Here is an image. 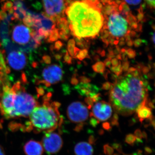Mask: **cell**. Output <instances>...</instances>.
<instances>
[{
	"label": "cell",
	"mask_w": 155,
	"mask_h": 155,
	"mask_svg": "<svg viewBox=\"0 0 155 155\" xmlns=\"http://www.w3.org/2000/svg\"><path fill=\"white\" fill-rule=\"evenodd\" d=\"M136 139V137L134 134H129L126 136L125 140L127 143L132 145L134 144Z\"/></svg>",
	"instance_id": "44dd1931"
},
{
	"label": "cell",
	"mask_w": 155,
	"mask_h": 155,
	"mask_svg": "<svg viewBox=\"0 0 155 155\" xmlns=\"http://www.w3.org/2000/svg\"><path fill=\"white\" fill-rule=\"evenodd\" d=\"M147 4L151 8H155V0H145Z\"/></svg>",
	"instance_id": "8d00e7d4"
},
{
	"label": "cell",
	"mask_w": 155,
	"mask_h": 155,
	"mask_svg": "<svg viewBox=\"0 0 155 155\" xmlns=\"http://www.w3.org/2000/svg\"><path fill=\"white\" fill-rule=\"evenodd\" d=\"M136 70V68L131 67H130V68H129V69H128L127 72H128V73H132V72H134Z\"/></svg>",
	"instance_id": "ee69618b"
},
{
	"label": "cell",
	"mask_w": 155,
	"mask_h": 155,
	"mask_svg": "<svg viewBox=\"0 0 155 155\" xmlns=\"http://www.w3.org/2000/svg\"><path fill=\"white\" fill-rule=\"evenodd\" d=\"M104 64L105 66L107 67H109V68H110L111 66V59H109V58H107L106 59L104 62Z\"/></svg>",
	"instance_id": "74e56055"
},
{
	"label": "cell",
	"mask_w": 155,
	"mask_h": 155,
	"mask_svg": "<svg viewBox=\"0 0 155 155\" xmlns=\"http://www.w3.org/2000/svg\"><path fill=\"white\" fill-rule=\"evenodd\" d=\"M115 3L118 5H119V4H120L122 3V2H121L120 0H116V1H115Z\"/></svg>",
	"instance_id": "11a10c76"
},
{
	"label": "cell",
	"mask_w": 155,
	"mask_h": 155,
	"mask_svg": "<svg viewBox=\"0 0 155 155\" xmlns=\"http://www.w3.org/2000/svg\"><path fill=\"white\" fill-rule=\"evenodd\" d=\"M98 1H99L100 2V1H101V0H98Z\"/></svg>",
	"instance_id": "6f0895ef"
},
{
	"label": "cell",
	"mask_w": 155,
	"mask_h": 155,
	"mask_svg": "<svg viewBox=\"0 0 155 155\" xmlns=\"http://www.w3.org/2000/svg\"><path fill=\"white\" fill-rule=\"evenodd\" d=\"M126 42H127V45L128 46L131 47L133 45V41L131 40L128 41Z\"/></svg>",
	"instance_id": "bcb514c9"
},
{
	"label": "cell",
	"mask_w": 155,
	"mask_h": 155,
	"mask_svg": "<svg viewBox=\"0 0 155 155\" xmlns=\"http://www.w3.org/2000/svg\"><path fill=\"white\" fill-rule=\"evenodd\" d=\"M87 58H89L88 57V51L87 49H83L79 51L75 58L78 59L80 61H83L84 59Z\"/></svg>",
	"instance_id": "d6986e66"
},
{
	"label": "cell",
	"mask_w": 155,
	"mask_h": 155,
	"mask_svg": "<svg viewBox=\"0 0 155 155\" xmlns=\"http://www.w3.org/2000/svg\"><path fill=\"white\" fill-rule=\"evenodd\" d=\"M107 20V26L112 36L116 37L117 40L125 36L127 33L128 23L119 12H114L110 14Z\"/></svg>",
	"instance_id": "5b68a950"
},
{
	"label": "cell",
	"mask_w": 155,
	"mask_h": 155,
	"mask_svg": "<svg viewBox=\"0 0 155 155\" xmlns=\"http://www.w3.org/2000/svg\"><path fill=\"white\" fill-rule=\"evenodd\" d=\"M116 58H117L118 60H122V55L121 54H118L116 56Z\"/></svg>",
	"instance_id": "681fc988"
},
{
	"label": "cell",
	"mask_w": 155,
	"mask_h": 155,
	"mask_svg": "<svg viewBox=\"0 0 155 155\" xmlns=\"http://www.w3.org/2000/svg\"><path fill=\"white\" fill-rule=\"evenodd\" d=\"M144 134V132L142 133L141 132V130H140V129H137V130H135L134 135H135L137 139H139L141 138Z\"/></svg>",
	"instance_id": "4dcf8cb0"
},
{
	"label": "cell",
	"mask_w": 155,
	"mask_h": 155,
	"mask_svg": "<svg viewBox=\"0 0 155 155\" xmlns=\"http://www.w3.org/2000/svg\"><path fill=\"white\" fill-rule=\"evenodd\" d=\"M63 72L61 67L53 64L45 67L42 71L43 79L41 83L47 86L60 82L63 78Z\"/></svg>",
	"instance_id": "9c48e42d"
},
{
	"label": "cell",
	"mask_w": 155,
	"mask_h": 155,
	"mask_svg": "<svg viewBox=\"0 0 155 155\" xmlns=\"http://www.w3.org/2000/svg\"><path fill=\"white\" fill-rule=\"evenodd\" d=\"M100 54L102 56V57H104L105 55V51L104 50L101 51V53H100Z\"/></svg>",
	"instance_id": "f5cc1de1"
},
{
	"label": "cell",
	"mask_w": 155,
	"mask_h": 155,
	"mask_svg": "<svg viewBox=\"0 0 155 155\" xmlns=\"http://www.w3.org/2000/svg\"><path fill=\"white\" fill-rule=\"evenodd\" d=\"M119 60L116 58H114L111 60V65L113 66V67H116L119 65Z\"/></svg>",
	"instance_id": "836d02e7"
},
{
	"label": "cell",
	"mask_w": 155,
	"mask_h": 155,
	"mask_svg": "<svg viewBox=\"0 0 155 155\" xmlns=\"http://www.w3.org/2000/svg\"><path fill=\"white\" fill-rule=\"evenodd\" d=\"M140 121L142 122L145 119H148L152 116V111L150 108L143 106L136 111Z\"/></svg>",
	"instance_id": "9a60e30c"
},
{
	"label": "cell",
	"mask_w": 155,
	"mask_h": 155,
	"mask_svg": "<svg viewBox=\"0 0 155 155\" xmlns=\"http://www.w3.org/2000/svg\"><path fill=\"white\" fill-rule=\"evenodd\" d=\"M150 69V66L149 67L143 66L141 69V72H142L143 74H147V73H149Z\"/></svg>",
	"instance_id": "e575fe53"
},
{
	"label": "cell",
	"mask_w": 155,
	"mask_h": 155,
	"mask_svg": "<svg viewBox=\"0 0 155 155\" xmlns=\"http://www.w3.org/2000/svg\"><path fill=\"white\" fill-rule=\"evenodd\" d=\"M84 101L87 105V107L88 109H91L92 107L94 105V103L91 98L90 97H86L84 99Z\"/></svg>",
	"instance_id": "d4e9b609"
},
{
	"label": "cell",
	"mask_w": 155,
	"mask_h": 155,
	"mask_svg": "<svg viewBox=\"0 0 155 155\" xmlns=\"http://www.w3.org/2000/svg\"><path fill=\"white\" fill-rule=\"evenodd\" d=\"M110 69L111 71L115 73L116 76H119L121 75L122 72V64L121 61H119V65L116 67H111Z\"/></svg>",
	"instance_id": "ffe728a7"
},
{
	"label": "cell",
	"mask_w": 155,
	"mask_h": 155,
	"mask_svg": "<svg viewBox=\"0 0 155 155\" xmlns=\"http://www.w3.org/2000/svg\"><path fill=\"white\" fill-rule=\"evenodd\" d=\"M65 14L71 34L78 38H95L104 24L101 11L87 1L72 2Z\"/></svg>",
	"instance_id": "7a4b0ae2"
},
{
	"label": "cell",
	"mask_w": 155,
	"mask_h": 155,
	"mask_svg": "<svg viewBox=\"0 0 155 155\" xmlns=\"http://www.w3.org/2000/svg\"><path fill=\"white\" fill-rule=\"evenodd\" d=\"M92 107V112L90 116L94 117L99 121H107L112 116V106L104 101L97 102Z\"/></svg>",
	"instance_id": "30bf717a"
},
{
	"label": "cell",
	"mask_w": 155,
	"mask_h": 155,
	"mask_svg": "<svg viewBox=\"0 0 155 155\" xmlns=\"http://www.w3.org/2000/svg\"><path fill=\"white\" fill-rule=\"evenodd\" d=\"M114 152V148L109 145H106L104 146V152L106 155H113Z\"/></svg>",
	"instance_id": "603a6c76"
},
{
	"label": "cell",
	"mask_w": 155,
	"mask_h": 155,
	"mask_svg": "<svg viewBox=\"0 0 155 155\" xmlns=\"http://www.w3.org/2000/svg\"><path fill=\"white\" fill-rule=\"evenodd\" d=\"M75 41L73 39H71L69 40V41H68V46H67V48H68V53L71 57H74V51H75Z\"/></svg>",
	"instance_id": "ac0fdd59"
},
{
	"label": "cell",
	"mask_w": 155,
	"mask_h": 155,
	"mask_svg": "<svg viewBox=\"0 0 155 155\" xmlns=\"http://www.w3.org/2000/svg\"><path fill=\"white\" fill-rule=\"evenodd\" d=\"M119 10L121 14L125 17H127L130 12V8L126 3L122 2L119 7Z\"/></svg>",
	"instance_id": "e0dca14e"
},
{
	"label": "cell",
	"mask_w": 155,
	"mask_h": 155,
	"mask_svg": "<svg viewBox=\"0 0 155 155\" xmlns=\"http://www.w3.org/2000/svg\"><path fill=\"white\" fill-rule=\"evenodd\" d=\"M108 0H101V2L104 5H106V4L107 5Z\"/></svg>",
	"instance_id": "f907efd6"
},
{
	"label": "cell",
	"mask_w": 155,
	"mask_h": 155,
	"mask_svg": "<svg viewBox=\"0 0 155 155\" xmlns=\"http://www.w3.org/2000/svg\"><path fill=\"white\" fill-rule=\"evenodd\" d=\"M67 115L69 120L73 123H84L88 118V108L81 102H74L67 108Z\"/></svg>",
	"instance_id": "52a82bcc"
},
{
	"label": "cell",
	"mask_w": 155,
	"mask_h": 155,
	"mask_svg": "<svg viewBox=\"0 0 155 155\" xmlns=\"http://www.w3.org/2000/svg\"><path fill=\"white\" fill-rule=\"evenodd\" d=\"M103 127L105 129L107 130H109L110 129V124L108 122H106L103 123Z\"/></svg>",
	"instance_id": "ab89813d"
},
{
	"label": "cell",
	"mask_w": 155,
	"mask_h": 155,
	"mask_svg": "<svg viewBox=\"0 0 155 155\" xmlns=\"http://www.w3.org/2000/svg\"><path fill=\"white\" fill-rule=\"evenodd\" d=\"M44 150L41 143L35 140L28 141L24 147L26 155H42Z\"/></svg>",
	"instance_id": "4fadbf2b"
},
{
	"label": "cell",
	"mask_w": 155,
	"mask_h": 155,
	"mask_svg": "<svg viewBox=\"0 0 155 155\" xmlns=\"http://www.w3.org/2000/svg\"><path fill=\"white\" fill-rule=\"evenodd\" d=\"M46 16L56 23L65 16L68 5L66 0H42Z\"/></svg>",
	"instance_id": "8992f818"
},
{
	"label": "cell",
	"mask_w": 155,
	"mask_h": 155,
	"mask_svg": "<svg viewBox=\"0 0 155 155\" xmlns=\"http://www.w3.org/2000/svg\"><path fill=\"white\" fill-rule=\"evenodd\" d=\"M92 69L94 72L97 73H104L105 71V66L102 62H98L92 66Z\"/></svg>",
	"instance_id": "2e32d148"
},
{
	"label": "cell",
	"mask_w": 155,
	"mask_h": 155,
	"mask_svg": "<svg viewBox=\"0 0 155 155\" xmlns=\"http://www.w3.org/2000/svg\"><path fill=\"white\" fill-rule=\"evenodd\" d=\"M86 1L95 6H96L97 4L100 2L99 1H98V0H86Z\"/></svg>",
	"instance_id": "7bdbcfd3"
},
{
	"label": "cell",
	"mask_w": 155,
	"mask_h": 155,
	"mask_svg": "<svg viewBox=\"0 0 155 155\" xmlns=\"http://www.w3.org/2000/svg\"><path fill=\"white\" fill-rule=\"evenodd\" d=\"M143 40L141 39L138 38L135 40L133 41V45H134V46L136 48L139 47L141 45L142 43H143Z\"/></svg>",
	"instance_id": "1f68e13d"
},
{
	"label": "cell",
	"mask_w": 155,
	"mask_h": 155,
	"mask_svg": "<svg viewBox=\"0 0 155 155\" xmlns=\"http://www.w3.org/2000/svg\"><path fill=\"white\" fill-rule=\"evenodd\" d=\"M113 85V83H111L109 82H106L103 84L102 88L105 90H109L111 89Z\"/></svg>",
	"instance_id": "4316f807"
},
{
	"label": "cell",
	"mask_w": 155,
	"mask_h": 155,
	"mask_svg": "<svg viewBox=\"0 0 155 155\" xmlns=\"http://www.w3.org/2000/svg\"><path fill=\"white\" fill-rule=\"evenodd\" d=\"M125 2L127 4L132 5H137L140 4L142 0H125Z\"/></svg>",
	"instance_id": "484cf974"
},
{
	"label": "cell",
	"mask_w": 155,
	"mask_h": 155,
	"mask_svg": "<svg viewBox=\"0 0 155 155\" xmlns=\"http://www.w3.org/2000/svg\"><path fill=\"white\" fill-rule=\"evenodd\" d=\"M140 70L118 76L110 92V102L116 114L132 115L147 102L148 82Z\"/></svg>",
	"instance_id": "6da1fadb"
},
{
	"label": "cell",
	"mask_w": 155,
	"mask_h": 155,
	"mask_svg": "<svg viewBox=\"0 0 155 155\" xmlns=\"http://www.w3.org/2000/svg\"><path fill=\"white\" fill-rule=\"evenodd\" d=\"M119 43L120 46H123L125 44V41H121L119 42Z\"/></svg>",
	"instance_id": "db71d44e"
},
{
	"label": "cell",
	"mask_w": 155,
	"mask_h": 155,
	"mask_svg": "<svg viewBox=\"0 0 155 155\" xmlns=\"http://www.w3.org/2000/svg\"><path fill=\"white\" fill-rule=\"evenodd\" d=\"M41 143L44 149L48 153L53 154L61 150L63 146V141L61 136L52 131L45 134Z\"/></svg>",
	"instance_id": "ba28073f"
},
{
	"label": "cell",
	"mask_w": 155,
	"mask_h": 155,
	"mask_svg": "<svg viewBox=\"0 0 155 155\" xmlns=\"http://www.w3.org/2000/svg\"><path fill=\"white\" fill-rule=\"evenodd\" d=\"M0 155H5L4 153V150L0 146Z\"/></svg>",
	"instance_id": "816d5d0a"
},
{
	"label": "cell",
	"mask_w": 155,
	"mask_h": 155,
	"mask_svg": "<svg viewBox=\"0 0 155 155\" xmlns=\"http://www.w3.org/2000/svg\"><path fill=\"white\" fill-rule=\"evenodd\" d=\"M91 98L93 101L94 102L96 103L98 102V100H100V98H101V94H96L93 96L91 97Z\"/></svg>",
	"instance_id": "d590c367"
},
{
	"label": "cell",
	"mask_w": 155,
	"mask_h": 155,
	"mask_svg": "<svg viewBox=\"0 0 155 155\" xmlns=\"http://www.w3.org/2000/svg\"><path fill=\"white\" fill-rule=\"evenodd\" d=\"M31 38H32L31 29L26 25L19 24L13 28L12 32V40L17 44H27Z\"/></svg>",
	"instance_id": "8fae6325"
},
{
	"label": "cell",
	"mask_w": 155,
	"mask_h": 155,
	"mask_svg": "<svg viewBox=\"0 0 155 155\" xmlns=\"http://www.w3.org/2000/svg\"><path fill=\"white\" fill-rule=\"evenodd\" d=\"M93 148L90 143L81 142L75 145L74 153L75 155H92Z\"/></svg>",
	"instance_id": "5bb4252c"
},
{
	"label": "cell",
	"mask_w": 155,
	"mask_h": 155,
	"mask_svg": "<svg viewBox=\"0 0 155 155\" xmlns=\"http://www.w3.org/2000/svg\"><path fill=\"white\" fill-rule=\"evenodd\" d=\"M71 82V83H72V84H73V85H77L78 84L79 81L76 78L75 76H74L72 78Z\"/></svg>",
	"instance_id": "f35d334b"
},
{
	"label": "cell",
	"mask_w": 155,
	"mask_h": 155,
	"mask_svg": "<svg viewBox=\"0 0 155 155\" xmlns=\"http://www.w3.org/2000/svg\"><path fill=\"white\" fill-rule=\"evenodd\" d=\"M125 54L127 55V57L130 59H134L136 56V52L131 48H128L126 49Z\"/></svg>",
	"instance_id": "7402d4cb"
},
{
	"label": "cell",
	"mask_w": 155,
	"mask_h": 155,
	"mask_svg": "<svg viewBox=\"0 0 155 155\" xmlns=\"http://www.w3.org/2000/svg\"><path fill=\"white\" fill-rule=\"evenodd\" d=\"M129 62L127 61H124L122 65V71H124V72H127L128 69H129Z\"/></svg>",
	"instance_id": "f1b7e54d"
},
{
	"label": "cell",
	"mask_w": 155,
	"mask_h": 155,
	"mask_svg": "<svg viewBox=\"0 0 155 155\" xmlns=\"http://www.w3.org/2000/svg\"><path fill=\"white\" fill-rule=\"evenodd\" d=\"M63 43L61 41L56 42L55 43V48L58 50H60L63 46Z\"/></svg>",
	"instance_id": "b9f144b4"
},
{
	"label": "cell",
	"mask_w": 155,
	"mask_h": 155,
	"mask_svg": "<svg viewBox=\"0 0 155 155\" xmlns=\"http://www.w3.org/2000/svg\"><path fill=\"white\" fill-rule=\"evenodd\" d=\"M148 105L151 108H152V109L154 108V106L152 102H149L148 103Z\"/></svg>",
	"instance_id": "7dc6e473"
},
{
	"label": "cell",
	"mask_w": 155,
	"mask_h": 155,
	"mask_svg": "<svg viewBox=\"0 0 155 155\" xmlns=\"http://www.w3.org/2000/svg\"><path fill=\"white\" fill-rule=\"evenodd\" d=\"M80 82L82 83H89L91 81L90 78L85 77V76H81L79 77Z\"/></svg>",
	"instance_id": "f546056e"
},
{
	"label": "cell",
	"mask_w": 155,
	"mask_h": 155,
	"mask_svg": "<svg viewBox=\"0 0 155 155\" xmlns=\"http://www.w3.org/2000/svg\"><path fill=\"white\" fill-rule=\"evenodd\" d=\"M126 17H127V18H126L127 20H126L127 21V23H129V24H130V23H132V22H135V21H137V18L134 16L133 14H131V13L130 12Z\"/></svg>",
	"instance_id": "cb8c5ba5"
},
{
	"label": "cell",
	"mask_w": 155,
	"mask_h": 155,
	"mask_svg": "<svg viewBox=\"0 0 155 155\" xmlns=\"http://www.w3.org/2000/svg\"><path fill=\"white\" fill-rule=\"evenodd\" d=\"M8 64L16 70L23 69L27 64V57L21 51H14L9 53L7 58Z\"/></svg>",
	"instance_id": "7c38bea8"
},
{
	"label": "cell",
	"mask_w": 155,
	"mask_h": 155,
	"mask_svg": "<svg viewBox=\"0 0 155 155\" xmlns=\"http://www.w3.org/2000/svg\"><path fill=\"white\" fill-rule=\"evenodd\" d=\"M61 105L57 102L50 103L48 100H45L42 104L37 106L31 113L25 130L46 133L55 130L63 122L58 110Z\"/></svg>",
	"instance_id": "3957f363"
},
{
	"label": "cell",
	"mask_w": 155,
	"mask_h": 155,
	"mask_svg": "<svg viewBox=\"0 0 155 155\" xmlns=\"http://www.w3.org/2000/svg\"><path fill=\"white\" fill-rule=\"evenodd\" d=\"M64 61L65 62L67 63V64H70L72 63V58L70 55L69 54V53L67 52L66 55L64 58Z\"/></svg>",
	"instance_id": "83f0119b"
},
{
	"label": "cell",
	"mask_w": 155,
	"mask_h": 155,
	"mask_svg": "<svg viewBox=\"0 0 155 155\" xmlns=\"http://www.w3.org/2000/svg\"><path fill=\"white\" fill-rule=\"evenodd\" d=\"M152 40L153 43L154 44H155V32H154L153 34V37H152Z\"/></svg>",
	"instance_id": "9f6ffc18"
},
{
	"label": "cell",
	"mask_w": 155,
	"mask_h": 155,
	"mask_svg": "<svg viewBox=\"0 0 155 155\" xmlns=\"http://www.w3.org/2000/svg\"><path fill=\"white\" fill-rule=\"evenodd\" d=\"M99 122L98 120H97L94 118H93V117H91V119L90 120V123L91 125L94 127H95L97 125V124L99 123Z\"/></svg>",
	"instance_id": "d6a6232c"
},
{
	"label": "cell",
	"mask_w": 155,
	"mask_h": 155,
	"mask_svg": "<svg viewBox=\"0 0 155 155\" xmlns=\"http://www.w3.org/2000/svg\"><path fill=\"white\" fill-rule=\"evenodd\" d=\"M13 87L15 93L12 102L11 119L28 117L38 105V103L31 95L25 91L20 82L15 83Z\"/></svg>",
	"instance_id": "277c9868"
},
{
	"label": "cell",
	"mask_w": 155,
	"mask_h": 155,
	"mask_svg": "<svg viewBox=\"0 0 155 155\" xmlns=\"http://www.w3.org/2000/svg\"><path fill=\"white\" fill-rule=\"evenodd\" d=\"M129 34L130 37H134L136 35V33L135 31H130Z\"/></svg>",
	"instance_id": "c3c4849f"
},
{
	"label": "cell",
	"mask_w": 155,
	"mask_h": 155,
	"mask_svg": "<svg viewBox=\"0 0 155 155\" xmlns=\"http://www.w3.org/2000/svg\"><path fill=\"white\" fill-rule=\"evenodd\" d=\"M143 18H144L143 13H139L137 15V21H138V22H140V21H141L143 19Z\"/></svg>",
	"instance_id": "60d3db41"
},
{
	"label": "cell",
	"mask_w": 155,
	"mask_h": 155,
	"mask_svg": "<svg viewBox=\"0 0 155 155\" xmlns=\"http://www.w3.org/2000/svg\"><path fill=\"white\" fill-rule=\"evenodd\" d=\"M142 29V26L141 24H138L137 28L135 29L136 31H141Z\"/></svg>",
	"instance_id": "f6af8a7d"
}]
</instances>
